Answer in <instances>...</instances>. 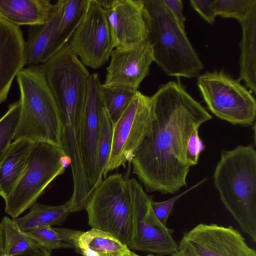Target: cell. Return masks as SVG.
Here are the masks:
<instances>
[{
  "label": "cell",
  "instance_id": "obj_1",
  "mask_svg": "<svg viewBox=\"0 0 256 256\" xmlns=\"http://www.w3.org/2000/svg\"><path fill=\"white\" fill-rule=\"evenodd\" d=\"M152 97V124L134 154L132 172L147 191L173 194L186 186L190 136L212 116L178 80L160 85Z\"/></svg>",
  "mask_w": 256,
  "mask_h": 256
},
{
  "label": "cell",
  "instance_id": "obj_2",
  "mask_svg": "<svg viewBox=\"0 0 256 256\" xmlns=\"http://www.w3.org/2000/svg\"><path fill=\"white\" fill-rule=\"evenodd\" d=\"M226 210L256 242V151L252 145L223 150L213 175Z\"/></svg>",
  "mask_w": 256,
  "mask_h": 256
},
{
  "label": "cell",
  "instance_id": "obj_3",
  "mask_svg": "<svg viewBox=\"0 0 256 256\" xmlns=\"http://www.w3.org/2000/svg\"><path fill=\"white\" fill-rule=\"evenodd\" d=\"M16 77L20 108L14 140L24 138L62 147L58 108L41 66H28Z\"/></svg>",
  "mask_w": 256,
  "mask_h": 256
},
{
  "label": "cell",
  "instance_id": "obj_4",
  "mask_svg": "<svg viewBox=\"0 0 256 256\" xmlns=\"http://www.w3.org/2000/svg\"><path fill=\"white\" fill-rule=\"evenodd\" d=\"M150 18L146 40L154 62L168 76H198L204 68L198 54L162 0H142Z\"/></svg>",
  "mask_w": 256,
  "mask_h": 256
},
{
  "label": "cell",
  "instance_id": "obj_5",
  "mask_svg": "<svg viewBox=\"0 0 256 256\" xmlns=\"http://www.w3.org/2000/svg\"><path fill=\"white\" fill-rule=\"evenodd\" d=\"M68 164V158L62 147L44 142H34L21 176L4 200L6 212L12 218L18 217L36 203Z\"/></svg>",
  "mask_w": 256,
  "mask_h": 256
},
{
  "label": "cell",
  "instance_id": "obj_6",
  "mask_svg": "<svg viewBox=\"0 0 256 256\" xmlns=\"http://www.w3.org/2000/svg\"><path fill=\"white\" fill-rule=\"evenodd\" d=\"M92 228L107 232L128 247L132 236V211L127 178L106 177L96 186L86 208Z\"/></svg>",
  "mask_w": 256,
  "mask_h": 256
},
{
  "label": "cell",
  "instance_id": "obj_7",
  "mask_svg": "<svg viewBox=\"0 0 256 256\" xmlns=\"http://www.w3.org/2000/svg\"><path fill=\"white\" fill-rule=\"evenodd\" d=\"M40 66L57 104L60 118H81L90 74L68 44Z\"/></svg>",
  "mask_w": 256,
  "mask_h": 256
},
{
  "label": "cell",
  "instance_id": "obj_8",
  "mask_svg": "<svg viewBox=\"0 0 256 256\" xmlns=\"http://www.w3.org/2000/svg\"><path fill=\"white\" fill-rule=\"evenodd\" d=\"M208 110L234 125L248 126L256 117V101L252 92L223 70L206 72L196 82Z\"/></svg>",
  "mask_w": 256,
  "mask_h": 256
},
{
  "label": "cell",
  "instance_id": "obj_9",
  "mask_svg": "<svg viewBox=\"0 0 256 256\" xmlns=\"http://www.w3.org/2000/svg\"><path fill=\"white\" fill-rule=\"evenodd\" d=\"M153 117L152 96L138 90L113 126L112 150L104 178L109 172L131 162L136 149L150 130Z\"/></svg>",
  "mask_w": 256,
  "mask_h": 256
},
{
  "label": "cell",
  "instance_id": "obj_10",
  "mask_svg": "<svg viewBox=\"0 0 256 256\" xmlns=\"http://www.w3.org/2000/svg\"><path fill=\"white\" fill-rule=\"evenodd\" d=\"M132 211V231L128 248L158 256L171 255L178 248L172 230L163 225L151 206L152 198L134 178H127Z\"/></svg>",
  "mask_w": 256,
  "mask_h": 256
},
{
  "label": "cell",
  "instance_id": "obj_11",
  "mask_svg": "<svg viewBox=\"0 0 256 256\" xmlns=\"http://www.w3.org/2000/svg\"><path fill=\"white\" fill-rule=\"evenodd\" d=\"M68 44L85 66L100 68L114 49L106 10L96 0H89L85 14Z\"/></svg>",
  "mask_w": 256,
  "mask_h": 256
},
{
  "label": "cell",
  "instance_id": "obj_12",
  "mask_svg": "<svg viewBox=\"0 0 256 256\" xmlns=\"http://www.w3.org/2000/svg\"><path fill=\"white\" fill-rule=\"evenodd\" d=\"M102 84L96 73L88 78L80 126V151L86 181L94 190L100 183L96 161V150L101 118L104 108Z\"/></svg>",
  "mask_w": 256,
  "mask_h": 256
},
{
  "label": "cell",
  "instance_id": "obj_13",
  "mask_svg": "<svg viewBox=\"0 0 256 256\" xmlns=\"http://www.w3.org/2000/svg\"><path fill=\"white\" fill-rule=\"evenodd\" d=\"M106 10L114 48L130 49L146 40L150 18L142 0H114Z\"/></svg>",
  "mask_w": 256,
  "mask_h": 256
},
{
  "label": "cell",
  "instance_id": "obj_14",
  "mask_svg": "<svg viewBox=\"0 0 256 256\" xmlns=\"http://www.w3.org/2000/svg\"><path fill=\"white\" fill-rule=\"evenodd\" d=\"M182 238L200 256H256V250L231 226L200 224L184 232Z\"/></svg>",
  "mask_w": 256,
  "mask_h": 256
},
{
  "label": "cell",
  "instance_id": "obj_15",
  "mask_svg": "<svg viewBox=\"0 0 256 256\" xmlns=\"http://www.w3.org/2000/svg\"><path fill=\"white\" fill-rule=\"evenodd\" d=\"M106 68L104 82L108 86H123L135 90L148 75L153 62L152 48L146 40L127 50L114 48Z\"/></svg>",
  "mask_w": 256,
  "mask_h": 256
},
{
  "label": "cell",
  "instance_id": "obj_16",
  "mask_svg": "<svg viewBox=\"0 0 256 256\" xmlns=\"http://www.w3.org/2000/svg\"><path fill=\"white\" fill-rule=\"evenodd\" d=\"M25 43L20 28L0 18V104L6 100L14 78L26 65Z\"/></svg>",
  "mask_w": 256,
  "mask_h": 256
},
{
  "label": "cell",
  "instance_id": "obj_17",
  "mask_svg": "<svg viewBox=\"0 0 256 256\" xmlns=\"http://www.w3.org/2000/svg\"><path fill=\"white\" fill-rule=\"evenodd\" d=\"M56 8L50 0H0V18L18 27L40 26L50 20Z\"/></svg>",
  "mask_w": 256,
  "mask_h": 256
},
{
  "label": "cell",
  "instance_id": "obj_18",
  "mask_svg": "<svg viewBox=\"0 0 256 256\" xmlns=\"http://www.w3.org/2000/svg\"><path fill=\"white\" fill-rule=\"evenodd\" d=\"M65 0L56 2V10L52 18L46 24L30 26L25 43L26 64L40 65L50 58V48L61 20Z\"/></svg>",
  "mask_w": 256,
  "mask_h": 256
},
{
  "label": "cell",
  "instance_id": "obj_19",
  "mask_svg": "<svg viewBox=\"0 0 256 256\" xmlns=\"http://www.w3.org/2000/svg\"><path fill=\"white\" fill-rule=\"evenodd\" d=\"M34 142L22 138L14 140L0 162V196L10 195L21 176Z\"/></svg>",
  "mask_w": 256,
  "mask_h": 256
},
{
  "label": "cell",
  "instance_id": "obj_20",
  "mask_svg": "<svg viewBox=\"0 0 256 256\" xmlns=\"http://www.w3.org/2000/svg\"><path fill=\"white\" fill-rule=\"evenodd\" d=\"M242 38L240 43V76L250 92L256 93V5L248 16L240 22Z\"/></svg>",
  "mask_w": 256,
  "mask_h": 256
},
{
  "label": "cell",
  "instance_id": "obj_21",
  "mask_svg": "<svg viewBox=\"0 0 256 256\" xmlns=\"http://www.w3.org/2000/svg\"><path fill=\"white\" fill-rule=\"evenodd\" d=\"M75 250L83 256H124L130 252L112 234L94 228L82 232Z\"/></svg>",
  "mask_w": 256,
  "mask_h": 256
},
{
  "label": "cell",
  "instance_id": "obj_22",
  "mask_svg": "<svg viewBox=\"0 0 256 256\" xmlns=\"http://www.w3.org/2000/svg\"><path fill=\"white\" fill-rule=\"evenodd\" d=\"M30 208L26 215L12 218L18 228L24 232L39 228L58 224L70 213L68 202L56 206L35 203Z\"/></svg>",
  "mask_w": 256,
  "mask_h": 256
},
{
  "label": "cell",
  "instance_id": "obj_23",
  "mask_svg": "<svg viewBox=\"0 0 256 256\" xmlns=\"http://www.w3.org/2000/svg\"><path fill=\"white\" fill-rule=\"evenodd\" d=\"M88 2L89 0H65L62 15L50 48V58L68 43L83 18Z\"/></svg>",
  "mask_w": 256,
  "mask_h": 256
},
{
  "label": "cell",
  "instance_id": "obj_24",
  "mask_svg": "<svg viewBox=\"0 0 256 256\" xmlns=\"http://www.w3.org/2000/svg\"><path fill=\"white\" fill-rule=\"evenodd\" d=\"M25 232L40 246L52 252L60 248L76 249L82 231L44 226Z\"/></svg>",
  "mask_w": 256,
  "mask_h": 256
},
{
  "label": "cell",
  "instance_id": "obj_25",
  "mask_svg": "<svg viewBox=\"0 0 256 256\" xmlns=\"http://www.w3.org/2000/svg\"><path fill=\"white\" fill-rule=\"evenodd\" d=\"M0 224L4 232V255L18 256L33 250L40 246L28 234L21 231L12 219L4 216Z\"/></svg>",
  "mask_w": 256,
  "mask_h": 256
},
{
  "label": "cell",
  "instance_id": "obj_26",
  "mask_svg": "<svg viewBox=\"0 0 256 256\" xmlns=\"http://www.w3.org/2000/svg\"><path fill=\"white\" fill-rule=\"evenodd\" d=\"M104 108L114 126L129 104L138 90L123 86H108L102 84Z\"/></svg>",
  "mask_w": 256,
  "mask_h": 256
},
{
  "label": "cell",
  "instance_id": "obj_27",
  "mask_svg": "<svg viewBox=\"0 0 256 256\" xmlns=\"http://www.w3.org/2000/svg\"><path fill=\"white\" fill-rule=\"evenodd\" d=\"M113 136V125L105 108H104L100 124L96 150V161L98 178L100 182L110 158Z\"/></svg>",
  "mask_w": 256,
  "mask_h": 256
},
{
  "label": "cell",
  "instance_id": "obj_28",
  "mask_svg": "<svg viewBox=\"0 0 256 256\" xmlns=\"http://www.w3.org/2000/svg\"><path fill=\"white\" fill-rule=\"evenodd\" d=\"M20 100L11 104L6 114L0 118V162L10 144L14 140L19 118Z\"/></svg>",
  "mask_w": 256,
  "mask_h": 256
},
{
  "label": "cell",
  "instance_id": "obj_29",
  "mask_svg": "<svg viewBox=\"0 0 256 256\" xmlns=\"http://www.w3.org/2000/svg\"><path fill=\"white\" fill-rule=\"evenodd\" d=\"M256 0H215L214 8L216 16L234 18L239 22L244 19L252 8Z\"/></svg>",
  "mask_w": 256,
  "mask_h": 256
},
{
  "label": "cell",
  "instance_id": "obj_30",
  "mask_svg": "<svg viewBox=\"0 0 256 256\" xmlns=\"http://www.w3.org/2000/svg\"><path fill=\"white\" fill-rule=\"evenodd\" d=\"M208 180L204 178L200 182L190 188L188 190L166 200L156 202L151 201V206L153 212L158 220L164 226H166L168 220L172 214L176 202L183 196L201 185Z\"/></svg>",
  "mask_w": 256,
  "mask_h": 256
},
{
  "label": "cell",
  "instance_id": "obj_31",
  "mask_svg": "<svg viewBox=\"0 0 256 256\" xmlns=\"http://www.w3.org/2000/svg\"><path fill=\"white\" fill-rule=\"evenodd\" d=\"M198 128L190 136L186 146V160L190 166L197 164L200 154L204 150L205 146L200 138Z\"/></svg>",
  "mask_w": 256,
  "mask_h": 256
},
{
  "label": "cell",
  "instance_id": "obj_32",
  "mask_svg": "<svg viewBox=\"0 0 256 256\" xmlns=\"http://www.w3.org/2000/svg\"><path fill=\"white\" fill-rule=\"evenodd\" d=\"M215 0H190L192 7L208 23L213 24L216 16Z\"/></svg>",
  "mask_w": 256,
  "mask_h": 256
},
{
  "label": "cell",
  "instance_id": "obj_33",
  "mask_svg": "<svg viewBox=\"0 0 256 256\" xmlns=\"http://www.w3.org/2000/svg\"><path fill=\"white\" fill-rule=\"evenodd\" d=\"M182 30H185V18L181 0H162Z\"/></svg>",
  "mask_w": 256,
  "mask_h": 256
},
{
  "label": "cell",
  "instance_id": "obj_34",
  "mask_svg": "<svg viewBox=\"0 0 256 256\" xmlns=\"http://www.w3.org/2000/svg\"><path fill=\"white\" fill-rule=\"evenodd\" d=\"M176 250L170 256H200L193 248L182 238Z\"/></svg>",
  "mask_w": 256,
  "mask_h": 256
},
{
  "label": "cell",
  "instance_id": "obj_35",
  "mask_svg": "<svg viewBox=\"0 0 256 256\" xmlns=\"http://www.w3.org/2000/svg\"><path fill=\"white\" fill-rule=\"evenodd\" d=\"M51 251L40 246L35 250L26 253L14 256H50ZM0 256H6L4 254Z\"/></svg>",
  "mask_w": 256,
  "mask_h": 256
},
{
  "label": "cell",
  "instance_id": "obj_36",
  "mask_svg": "<svg viewBox=\"0 0 256 256\" xmlns=\"http://www.w3.org/2000/svg\"><path fill=\"white\" fill-rule=\"evenodd\" d=\"M99 4L105 10H108L112 6L114 0H96Z\"/></svg>",
  "mask_w": 256,
  "mask_h": 256
},
{
  "label": "cell",
  "instance_id": "obj_37",
  "mask_svg": "<svg viewBox=\"0 0 256 256\" xmlns=\"http://www.w3.org/2000/svg\"><path fill=\"white\" fill-rule=\"evenodd\" d=\"M4 232L2 224H0V256L4 254Z\"/></svg>",
  "mask_w": 256,
  "mask_h": 256
},
{
  "label": "cell",
  "instance_id": "obj_38",
  "mask_svg": "<svg viewBox=\"0 0 256 256\" xmlns=\"http://www.w3.org/2000/svg\"><path fill=\"white\" fill-rule=\"evenodd\" d=\"M124 256H142L138 255V254L134 253V252L130 251L129 254L125 255ZM158 256L154 254H148L146 256Z\"/></svg>",
  "mask_w": 256,
  "mask_h": 256
}]
</instances>
